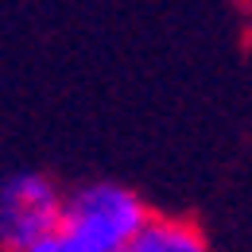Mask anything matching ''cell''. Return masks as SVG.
Wrapping results in <instances>:
<instances>
[{
  "instance_id": "cell-1",
  "label": "cell",
  "mask_w": 252,
  "mask_h": 252,
  "mask_svg": "<svg viewBox=\"0 0 252 252\" xmlns=\"http://www.w3.org/2000/svg\"><path fill=\"white\" fill-rule=\"evenodd\" d=\"M148 218V202L125 183H82L66 194L55 241L66 252H125Z\"/></svg>"
},
{
  "instance_id": "cell-2",
  "label": "cell",
  "mask_w": 252,
  "mask_h": 252,
  "mask_svg": "<svg viewBox=\"0 0 252 252\" xmlns=\"http://www.w3.org/2000/svg\"><path fill=\"white\" fill-rule=\"evenodd\" d=\"M66 190L39 171H16L0 183V249L24 252L47 241L63 218Z\"/></svg>"
},
{
  "instance_id": "cell-3",
  "label": "cell",
  "mask_w": 252,
  "mask_h": 252,
  "mask_svg": "<svg viewBox=\"0 0 252 252\" xmlns=\"http://www.w3.org/2000/svg\"><path fill=\"white\" fill-rule=\"evenodd\" d=\"M125 252H214L210 237L179 214H152Z\"/></svg>"
},
{
  "instance_id": "cell-4",
  "label": "cell",
  "mask_w": 252,
  "mask_h": 252,
  "mask_svg": "<svg viewBox=\"0 0 252 252\" xmlns=\"http://www.w3.org/2000/svg\"><path fill=\"white\" fill-rule=\"evenodd\" d=\"M245 4H249V8H252V0H245Z\"/></svg>"
},
{
  "instance_id": "cell-5",
  "label": "cell",
  "mask_w": 252,
  "mask_h": 252,
  "mask_svg": "<svg viewBox=\"0 0 252 252\" xmlns=\"http://www.w3.org/2000/svg\"><path fill=\"white\" fill-rule=\"evenodd\" d=\"M0 252H8V249H0Z\"/></svg>"
}]
</instances>
